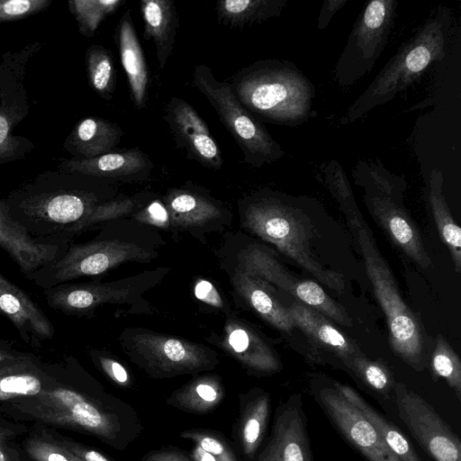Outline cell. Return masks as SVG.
I'll return each mask as SVG.
<instances>
[{"label": "cell", "instance_id": "277c9868", "mask_svg": "<svg viewBox=\"0 0 461 461\" xmlns=\"http://www.w3.org/2000/svg\"><path fill=\"white\" fill-rule=\"evenodd\" d=\"M230 84L240 104L258 121L294 127L313 114L315 86L290 60H258L239 70Z\"/></svg>", "mask_w": 461, "mask_h": 461}, {"label": "cell", "instance_id": "7a4b0ae2", "mask_svg": "<svg viewBox=\"0 0 461 461\" xmlns=\"http://www.w3.org/2000/svg\"><path fill=\"white\" fill-rule=\"evenodd\" d=\"M5 200L11 217L32 237L70 244L110 195L103 179L51 170L18 186Z\"/></svg>", "mask_w": 461, "mask_h": 461}, {"label": "cell", "instance_id": "d6986e66", "mask_svg": "<svg viewBox=\"0 0 461 461\" xmlns=\"http://www.w3.org/2000/svg\"><path fill=\"white\" fill-rule=\"evenodd\" d=\"M172 227L194 231L230 221V212L201 186L187 183L168 189L163 198Z\"/></svg>", "mask_w": 461, "mask_h": 461}, {"label": "cell", "instance_id": "b9f144b4", "mask_svg": "<svg viewBox=\"0 0 461 461\" xmlns=\"http://www.w3.org/2000/svg\"><path fill=\"white\" fill-rule=\"evenodd\" d=\"M29 429L24 422L0 417V461H32L19 441Z\"/></svg>", "mask_w": 461, "mask_h": 461}, {"label": "cell", "instance_id": "d590c367", "mask_svg": "<svg viewBox=\"0 0 461 461\" xmlns=\"http://www.w3.org/2000/svg\"><path fill=\"white\" fill-rule=\"evenodd\" d=\"M86 68L91 88L103 99L112 100L116 74L113 56L102 45L93 44L86 52Z\"/></svg>", "mask_w": 461, "mask_h": 461}, {"label": "cell", "instance_id": "f1b7e54d", "mask_svg": "<svg viewBox=\"0 0 461 461\" xmlns=\"http://www.w3.org/2000/svg\"><path fill=\"white\" fill-rule=\"evenodd\" d=\"M123 134V130L113 122L86 117L75 125L64 141V149L73 159H89L113 151Z\"/></svg>", "mask_w": 461, "mask_h": 461}, {"label": "cell", "instance_id": "8d00e7d4", "mask_svg": "<svg viewBox=\"0 0 461 461\" xmlns=\"http://www.w3.org/2000/svg\"><path fill=\"white\" fill-rule=\"evenodd\" d=\"M22 446L32 461H84L59 442L48 426L40 423L29 429Z\"/></svg>", "mask_w": 461, "mask_h": 461}, {"label": "cell", "instance_id": "7bdbcfd3", "mask_svg": "<svg viewBox=\"0 0 461 461\" xmlns=\"http://www.w3.org/2000/svg\"><path fill=\"white\" fill-rule=\"evenodd\" d=\"M139 201L136 198H124L119 200H108L99 204L91 215L84 221L79 235L84 231L94 229L105 222L122 219L124 216L133 212L138 207Z\"/></svg>", "mask_w": 461, "mask_h": 461}, {"label": "cell", "instance_id": "3957f363", "mask_svg": "<svg viewBox=\"0 0 461 461\" xmlns=\"http://www.w3.org/2000/svg\"><path fill=\"white\" fill-rule=\"evenodd\" d=\"M239 212L244 229L275 245L322 285L344 291L343 276L314 258L311 221L296 199L264 188L241 199Z\"/></svg>", "mask_w": 461, "mask_h": 461}, {"label": "cell", "instance_id": "ee69618b", "mask_svg": "<svg viewBox=\"0 0 461 461\" xmlns=\"http://www.w3.org/2000/svg\"><path fill=\"white\" fill-rule=\"evenodd\" d=\"M94 365L113 384L123 388H132L133 379L127 368L113 356L99 349L88 352Z\"/></svg>", "mask_w": 461, "mask_h": 461}, {"label": "cell", "instance_id": "bcb514c9", "mask_svg": "<svg viewBox=\"0 0 461 461\" xmlns=\"http://www.w3.org/2000/svg\"><path fill=\"white\" fill-rule=\"evenodd\" d=\"M49 429L59 442L84 461H115L108 456L61 434L57 429L52 427H49Z\"/></svg>", "mask_w": 461, "mask_h": 461}, {"label": "cell", "instance_id": "f35d334b", "mask_svg": "<svg viewBox=\"0 0 461 461\" xmlns=\"http://www.w3.org/2000/svg\"><path fill=\"white\" fill-rule=\"evenodd\" d=\"M124 3L125 0H71L68 9L77 22L80 33L90 38L101 23Z\"/></svg>", "mask_w": 461, "mask_h": 461}, {"label": "cell", "instance_id": "f907efd6", "mask_svg": "<svg viewBox=\"0 0 461 461\" xmlns=\"http://www.w3.org/2000/svg\"><path fill=\"white\" fill-rule=\"evenodd\" d=\"M348 0H325L322 3L317 23V29L324 30L331 22L334 14L343 7Z\"/></svg>", "mask_w": 461, "mask_h": 461}, {"label": "cell", "instance_id": "ba28073f", "mask_svg": "<svg viewBox=\"0 0 461 461\" xmlns=\"http://www.w3.org/2000/svg\"><path fill=\"white\" fill-rule=\"evenodd\" d=\"M357 230L367 276L386 317L391 347L414 370L422 371L425 351L420 324L402 298L369 230L361 224Z\"/></svg>", "mask_w": 461, "mask_h": 461}, {"label": "cell", "instance_id": "f546056e", "mask_svg": "<svg viewBox=\"0 0 461 461\" xmlns=\"http://www.w3.org/2000/svg\"><path fill=\"white\" fill-rule=\"evenodd\" d=\"M143 39H152L159 68L164 69L171 57L179 27L178 14L172 0H142Z\"/></svg>", "mask_w": 461, "mask_h": 461}, {"label": "cell", "instance_id": "484cf974", "mask_svg": "<svg viewBox=\"0 0 461 461\" xmlns=\"http://www.w3.org/2000/svg\"><path fill=\"white\" fill-rule=\"evenodd\" d=\"M53 363L35 355L0 367V403L37 396L54 383Z\"/></svg>", "mask_w": 461, "mask_h": 461}, {"label": "cell", "instance_id": "7402d4cb", "mask_svg": "<svg viewBox=\"0 0 461 461\" xmlns=\"http://www.w3.org/2000/svg\"><path fill=\"white\" fill-rule=\"evenodd\" d=\"M0 314L17 330L23 341L35 348L52 339L50 320L30 295L0 273Z\"/></svg>", "mask_w": 461, "mask_h": 461}, {"label": "cell", "instance_id": "9c48e42d", "mask_svg": "<svg viewBox=\"0 0 461 461\" xmlns=\"http://www.w3.org/2000/svg\"><path fill=\"white\" fill-rule=\"evenodd\" d=\"M120 342L131 361L156 379L196 375L220 364L218 354L203 344L146 329H125Z\"/></svg>", "mask_w": 461, "mask_h": 461}, {"label": "cell", "instance_id": "ab89813d", "mask_svg": "<svg viewBox=\"0 0 461 461\" xmlns=\"http://www.w3.org/2000/svg\"><path fill=\"white\" fill-rule=\"evenodd\" d=\"M434 376L444 379L461 401V361L448 342L438 335L430 360Z\"/></svg>", "mask_w": 461, "mask_h": 461}, {"label": "cell", "instance_id": "5bb4252c", "mask_svg": "<svg viewBox=\"0 0 461 461\" xmlns=\"http://www.w3.org/2000/svg\"><path fill=\"white\" fill-rule=\"evenodd\" d=\"M310 389L331 425L366 461H401L331 380L316 378L312 381Z\"/></svg>", "mask_w": 461, "mask_h": 461}, {"label": "cell", "instance_id": "5b68a950", "mask_svg": "<svg viewBox=\"0 0 461 461\" xmlns=\"http://www.w3.org/2000/svg\"><path fill=\"white\" fill-rule=\"evenodd\" d=\"M452 14L447 6H438L404 41L374 80L351 104L339 121L355 122L409 87L432 63L443 59L448 44Z\"/></svg>", "mask_w": 461, "mask_h": 461}, {"label": "cell", "instance_id": "ffe728a7", "mask_svg": "<svg viewBox=\"0 0 461 461\" xmlns=\"http://www.w3.org/2000/svg\"><path fill=\"white\" fill-rule=\"evenodd\" d=\"M217 344L250 375H269L282 369V364L270 346L252 327L236 317L226 319Z\"/></svg>", "mask_w": 461, "mask_h": 461}, {"label": "cell", "instance_id": "f5cc1de1", "mask_svg": "<svg viewBox=\"0 0 461 461\" xmlns=\"http://www.w3.org/2000/svg\"><path fill=\"white\" fill-rule=\"evenodd\" d=\"M189 456L194 461H221L218 457L203 450L197 445H194Z\"/></svg>", "mask_w": 461, "mask_h": 461}, {"label": "cell", "instance_id": "d4e9b609", "mask_svg": "<svg viewBox=\"0 0 461 461\" xmlns=\"http://www.w3.org/2000/svg\"><path fill=\"white\" fill-rule=\"evenodd\" d=\"M295 324L312 342L335 355L347 368L362 353L357 346L337 330L329 319L316 310L295 301L287 307Z\"/></svg>", "mask_w": 461, "mask_h": 461}, {"label": "cell", "instance_id": "44dd1931", "mask_svg": "<svg viewBox=\"0 0 461 461\" xmlns=\"http://www.w3.org/2000/svg\"><path fill=\"white\" fill-rule=\"evenodd\" d=\"M68 246L32 237L11 217L5 200L0 197V248L17 264L25 277L62 255Z\"/></svg>", "mask_w": 461, "mask_h": 461}, {"label": "cell", "instance_id": "e0dca14e", "mask_svg": "<svg viewBox=\"0 0 461 461\" xmlns=\"http://www.w3.org/2000/svg\"><path fill=\"white\" fill-rule=\"evenodd\" d=\"M306 425L302 395L292 394L276 407L270 433L253 461H313Z\"/></svg>", "mask_w": 461, "mask_h": 461}, {"label": "cell", "instance_id": "836d02e7", "mask_svg": "<svg viewBox=\"0 0 461 461\" xmlns=\"http://www.w3.org/2000/svg\"><path fill=\"white\" fill-rule=\"evenodd\" d=\"M288 0H222L215 5L218 22L230 28L261 23L282 14Z\"/></svg>", "mask_w": 461, "mask_h": 461}, {"label": "cell", "instance_id": "4dcf8cb0", "mask_svg": "<svg viewBox=\"0 0 461 461\" xmlns=\"http://www.w3.org/2000/svg\"><path fill=\"white\" fill-rule=\"evenodd\" d=\"M225 396L222 379L217 374L194 375L176 389L166 404L192 414H207L215 410Z\"/></svg>", "mask_w": 461, "mask_h": 461}, {"label": "cell", "instance_id": "681fc988", "mask_svg": "<svg viewBox=\"0 0 461 461\" xmlns=\"http://www.w3.org/2000/svg\"><path fill=\"white\" fill-rule=\"evenodd\" d=\"M140 461H194L188 453L175 447H165L147 452Z\"/></svg>", "mask_w": 461, "mask_h": 461}, {"label": "cell", "instance_id": "e575fe53", "mask_svg": "<svg viewBox=\"0 0 461 461\" xmlns=\"http://www.w3.org/2000/svg\"><path fill=\"white\" fill-rule=\"evenodd\" d=\"M319 169L322 183L337 200L349 223L357 230L363 221L342 166L337 159H330L323 162Z\"/></svg>", "mask_w": 461, "mask_h": 461}, {"label": "cell", "instance_id": "f6af8a7d", "mask_svg": "<svg viewBox=\"0 0 461 461\" xmlns=\"http://www.w3.org/2000/svg\"><path fill=\"white\" fill-rule=\"evenodd\" d=\"M52 0H0V23L32 16L46 10Z\"/></svg>", "mask_w": 461, "mask_h": 461}, {"label": "cell", "instance_id": "1f68e13d", "mask_svg": "<svg viewBox=\"0 0 461 461\" xmlns=\"http://www.w3.org/2000/svg\"><path fill=\"white\" fill-rule=\"evenodd\" d=\"M332 382L341 394L364 415L401 461H422L411 441L395 424L375 409L352 387L338 381Z\"/></svg>", "mask_w": 461, "mask_h": 461}, {"label": "cell", "instance_id": "ac0fdd59", "mask_svg": "<svg viewBox=\"0 0 461 461\" xmlns=\"http://www.w3.org/2000/svg\"><path fill=\"white\" fill-rule=\"evenodd\" d=\"M164 120L173 135L176 146L185 150L189 159L203 167L219 170L222 156L205 122L185 100L173 96L164 111Z\"/></svg>", "mask_w": 461, "mask_h": 461}, {"label": "cell", "instance_id": "816d5d0a", "mask_svg": "<svg viewBox=\"0 0 461 461\" xmlns=\"http://www.w3.org/2000/svg\"><path fill=\"white\" fill-rule=\"evenodd\" d=\"M32 355V353L16 349L9 341L0 339V367L27 358Z\"/></svg>", "mask_w": 461, "mask_h": 461}, {"label": "cell", "instance_id": "7c38bea8", "mask_svg": "<svg viewBox=\"0 0 461 461\" xmlns=\"http://www.w3.org/2000/svg\"><path fill=\"white\" fill-rule=\"evenodd\" d=\"M168 272L167 267H158L113 282L63 283L43 289V294L48 306L63 314L89 317L104 304L134 303Z\"/></svg>", "mask_w": 461, "mask_h": 461}, {"label": "cell", "instance_id": "6da1fadb", "mask_svg": "<svg viewBox=\"0 0 461 461\" xmlns=\"http://www.w3.org/2000/svg\"><path fill=\"white\" fill-rule=\"evenodd\" d=\"M53 366L50 387L37 396L2 402L0 412L15 421L86 434L119 451L141 435L144 426L135 409L108 393L75 357Z\"/></svg>", "mask_w": 461, "mask_h": 461}, {"label": "cell", "instance_id": "83f0119b", "mask_svg": "<svg viewBox=\"0 0 461 461\" xmlns=\"http://www.w3.org/2000/svg\"><path fill=\"white\" fill-rule=\"evenodd\" d=\"M230 280L239 296L274 328L287 333L296 328L287 307L274 296L267 283L236 265Z\"/></svg>", "mask_w": 461, "mask_h": 461}, {"label": "cell", "instance_id": "2e32d148", "mask_svg": "<svg viewBox=\"0 0 461 461\" xmlns=\"http://www.w3.org/2000/svg\"><path fill=\"white\" fill-rule=\"evenodd\" d=\"M393 398L400 420L434 461H461L460 438L426 400L402 383Z\"/></svg>", "mask_w": 461, "mask_h": 461}, {"label": "cell", "instance_id": "74e56055", "mask_svg": "<svg viewBox=\"0 0 461 461\" xmlns=\"http://www.w3.org/2000/svg\"><path fill=\"white\" fill-rule=\"evenodd\" d=\"M347 369L375 394L384 399L393 396L396 383L383 362L371 360L360 353L350 361Z\"/></svg>", "mask_w": 461, "mask_h": 461}, {"label": "cell", "instance_id": "d6a6232c", "mask_svg": "<svg viewBox=\"0 0 461 461\" xmlns=\"http://www.w3.org/2000/svg\"><path fill=\"white\" fill-rule=\"evenodd\" d=\"M444 177L434 168L428 180L427 197L439 236L449 249L456 272L461 271V230L451 215L443 194Z\"/></svg>", "mask_w": 461, "mask_h": 461}, {"label": "cell", "instance_id": "7dc6e473", "mask_svg": "<svg viewBox=\"0 0 461 461\" xmlns=\"http://www.w3.org/2000/svg\"><path fill=\"white\" fill-rule=\"evenodd\" d=\"M134 221L152 223L155 226H169L170 220L163 202L158 200L149 203L146 207L133 214Z\"/></svg>", "mask_w": 461, "mask_h": 461}, {"label": "cell", "instance_id": "8992f818", "mask_svg": "<svg viewBox=\"0 0 461 461\" xmlns=\"http://www.w3.org/2000/svg\"><path fill=\"white\" fill-rule=\"evenodd\" d=\"M115 221L105 222L99 234L85 243H70L66 251L45 264L26 278L42 289L81 277L103 275L119 266L129 263H149L158 257L157 246L145 234L123 231V226H115Z\"/></svg>", "mask_w": 461, "mask_h": 461}, {"label": "cell", "instance_id": "52a82bcc", "mask_svg": "<svg viewBox=\"0 0 461 461\" xmlns=\"http://www.w3.org/2000/svg\"><path fill=\"white\" fill-rule=\"evenodd\" d=\"M364 189V201L373 218L408 257L423 268L431 260L420 233L403 208L404 176L388 170L378 159H358L351 171Z\"/></svg>", "mask_w": 461, "mask_h": 461}, {"label": "cell", "instance_id": "4fadbf2b", "mask_svg": "<svg viewBox=\"0 0 461 461\" xmlns=\"http://www.w3.org/2000/svg\"><path fill=\"white\" fill-rule=\"evenodd\" d=\"M42 47L40 41L16 51H6L0 60V166L25 157L35 145L26 137L14 134V128L29 114L24 86L28 61Z\"/></svg>", "mask_w": 461, "mask_h": 461}, {"label": "cell", "instance_id": "603a6c76", "mask_svg": "<svg viewBox=\"0 0 461 461\" xmlns=\"http://www.w3.org/2000/svg\"><path fill=\"white\" fill-rule=\"evenodd\" d=\"M152 169L150 158L139 148L111 151L89 159L63 158L58 167L64 172L123 182L145 180Z\"/></svg>", "mask_w": 461, "mask_h": 461}, {"label": "cell", "instance_id": "30bf717a", "mask_svg": "<svg viewBox=\"0 0 461 461\" xmlns=\"http://www.w3.org/2000/svg\"><path fill=\"white\" fill-rule=\"evenodd\" d=\"M193 81L235 140L247 165L262 167L285 156L282 146L238 100L230 82L219 81L204 64L194 67Z\"/></svg>", "mask_w": 461, "mask_h": 461}, {"label": "cell", "instance_id": "4316f807", "mask_svg": "<svg viewBox=\"0 0 461 461\" xmlns=\"http://www.w3.org/2000/svg\"><path fill=\"white\" fill-rule=\"evenodd\" d=\"M116 33L121 61L130 86L131 101L137 110H143L147 103L149 74L130 10H126L119 20Z\"/></svg>", "mask_w": 461, "mask_h": 461}, {"label": "cell", "instance_id": "c3c4849f", "mask_svg": "<svg viewBox=\"0 0 461 461\" xmlns=\"http://www.w3.org/2000/svg\"><path fill=\"white\" fill-rule=\"evenodd\" d=\"M194 294L196 298L206 304L220 310H224L225 304L219 292L214 285L207 281L201 279L194 285Z\"/></svg>", "mask_w": 461, "mask_h": 461}, {"label": "cell", "instance_id": "60d3db41", "mask_svg": "<svg viewBox=\"0 0 461 461\" xmlns=\"http://www.w3.org/2000/svg\"><path fill=\"white\" fill-rule=\"evenodd\" d=\"M179 437L193 441L194 445L221 461H240L233 445L219 431L201 428L190 429L181 431Z\"/></svg>", "mask_w": 461, "mask_h": 461}, {"label": "cell", "instance_id": "9a60e30c", "mask_svg": "<svg viewBox=\"0 0 461 461\" xmlns=\"http://www.w3.org/2000/svg\"><path fill=\"white\" fill-rule=\"evenodd\" d=\"M236 266L285 290L300 303L321 312L336 322L351 327L348 312L315 282L293 276L282 264L262 246L249 244L236 256Z\"/></svg>", "mask_w": 461, "mask_h": 461}, {"label": "cell", "instance_id": "cb8c5ba5", "mask_svg": "<svg viewBox=\"0 0 461 461\" xmlns=\"http://www.w3.org/2000/svg\"><path fill=\"white\" fill-rule=\"evenodd\" d=\"M271 410L269 393L253 387L239 394V416L233 425V447L240 461H253L267 437Z\"/></svg>", "mask_w": 461, "mask_h": 461}, {"label": "cell", "instance_id": "8fae6325", "mask_svg": "<svg viewBox=\"0 0 461 461\" xmlns=\"http://www.w3.org/2000/svg\"><path fill=\"white\" fill-rule=\"evenodd\" d=\"M397 7L395 0L366 4L334 68V80L340 88L350 87L372 70L387 44Z\"/></svg>", "mask_w": 461, "mask_h": 461}]
</instances>
